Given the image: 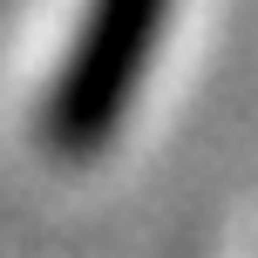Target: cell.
<instances>
[{
    "mask_svg": "<svg viewBox=\"0 0 258 258\" xmlns=\"http://www.w3.org/2000/svg\"><path fill=\"white\" fill-rule=\"evenodd\" d=\"M170 0H89L61 75L41 109V136L54 156H95L136 102V82L156 54Z\"/></svg>",
    "mask_w": 258,
    "mask_h": 258,
    "instance_id": "6da1fadb",
    "label": "cell"
}]
</instances>
